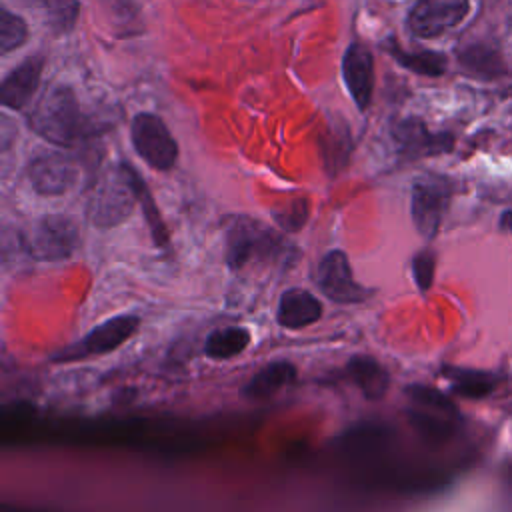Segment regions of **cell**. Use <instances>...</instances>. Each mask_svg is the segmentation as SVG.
I'll return each mask as SVG.
<instances>
[{
    "label": "cell",
    "mask_w": 512,
    "mask_h": 512,
    "mask_svg": "<svg viewBox=\"0 0 512 512\" xmlns=\"http://www.w3.org/2000/svg\"><path fill=\"white\" fill-rule=\"evenodd\" d=\"M136 202L130 164L120 162L98 180L86 206L88 222L96 228H114L132 214Z\"/></svg>",
    "instance_id": "3957f363"
},
{
    "label": "cell",
    "mask_w": 512,
    "mask_h": 512,
    "mask_svg": "<svg viewBox=\"0 0 512 512\" xmlns=\"http://www.w3.org/2000/svg\"><path fill=\"white\" fill-rule=\"evenodd\" d=\"M30 6H34L42 22L54 34H68L74 28L80 12L78 0H30Z\"/></svg>",
    "instance_id": "ffe728a7"
},
{
    "label": "cell",
    "mask_w": 512,
    "mask_h": 512,
    "mask_svg": "<svg viewBox=\"0 0 512 512\" xmlns=\"http://www.w3.org/2000/svg\"><path fill=\"white\" fill-rule=\"evenodd\" d=\"M342 78L354 104L360 110H368L374 92V58L364 44L352 42L346 48L342 58Z\"/></svg>",
    "instance_id": "8fae6325"
},
{
    "label": "cell",
    "mask_w": 512,
    "mask_h": 512,
    "mask_svg": "<svg viewBox=\"0 0 512 512\" xmlns=\"http://www.w3.org/2000/svg\"><path fill=\"white\" fill-rule=\"evenodd\" d=\"M28 180L42 196H60L74 188L78 164L64 152H40L28 162Z\"/></svg>",
    "instance_id": "9c48e42d"
},
{
    "label": "cell",
    "mask_w": 512,
    "mask_h": 512,
    "mask_svg": "<svg viewBox=\"0 0 512 512\" xmlns=\"http://www.w3.org/2000/svg\"><path fill=\"white\" fill-rule=\"evenodd\" d=\"M298 378V370L288 360H274L260 368L252 378L242 386V396L248 400H268L276 396L286 386H292Z\"/></svg>",
    "instance_id": "9a60e30c"
},
{
    "label": "cell",
    "mask_w": 512,
    "mask_h": 512,
    "mask_svg": "<svg viewBox=\"0 0 512 512\" xmlns=\"http://www.w3.org/2000/svg\"><path fill=\"white\" fill-rule=\"evenodd\" d=\"M284 240L264 222L250 216H230L224 226V260L238 272L252 262H270L286 252Z\"/></svg>",
    "instance_id": "7a4b0ae2"
},
{
    "label": "cell",
    "mask_w": 512,
    "mask_h": 512,
    "mask_svg": "<svg viewBox=\"0 0 512 512\" xmlns=\"http://www.w3.org/2000/svg\"><path fill=\"white\" fill-rule=\"evenodd\" d=\"M130 138L136 154L154 170H170L176 164L178 144L156 114H136L130 124Z\"/></svg>",
    "instance_id": "8992f818"
},
{
    "label": "cell",
    "mask_w": 512,
    "mask_h": 512,
    "mask_svg": "<svg viewBox=\"0 0 512 512\" xmlns=\"http://www.w3.org/2000/svg\"><path fill=\"white\" fill-rule=\"evenodd\" d=\"M442 376L450 384V392L462 398L480 400L494 392L498 378L492 372L476 370V368H460V366H444Z\"/></svg>",
    "instance_id": "e0dca14e"
},
{
    "label": "cell",
    "mask_w": 512,
    "mask_h": 512,
    "mask_svg": "<svg viewBox=\"0 0 512 512\" xmlns=\"http://www.w3.org/2000/svg\"><path fill=\"white\" fill-rule=\"evenodd\" d=\"M140 328V318L134 314H118L98 326H94L90 332H86L80 340L68 344L66 348L58 350L50 356L56 364H68V362H82L92 356L108 354L116 348H120L128 338L136 334Z\"/></svg>",
    "instance_id": "5b68a950"
},
{
    "label": "cell",
    "mask_w": 512,
    "mask_h": 512,
    "mask_svg": "<svg viewBox=\"0 0 512 512\" xmlns=\"http://www.w3.org/2000/svg\"><path fill=\"white\" fill-rule=\"evenodd\" d=\"M250 338L252 336L244 326L216 328L204 342V354L210 360H230L248 348Z\"/></svg>",
    "instance_id": "d6986e66"
},
{
    "label": "cell",
    "mask_w": 512,
    "mask_h": 512,
    "mask_svg": "<svg viewBox=\"0 0 512 512\" xmlns=\"http://www.w3.org/2000/svg\"><path fill=\"white\" fill-rule=\"evenodd\" d=\"M406 396L412 400L414 406L424 408V410H432V412H440V414H448L458 418V408L456 404L450 400V396H446L444 392L426 386V384H410L406 386Z\"/></svg>",
    "instance_id": "d4e9b609"
},
{
    "label": "cell",
    "mask_w": 512,
    "mask_h": 512,
    "mask_svg": "<svg viewBox=\"0 0 512 512\" xmlns=\"http://www.w3.org/2000/svg\"><path fill=\"white\" fill-rule=\"evenodd\" d=\"M408 418H410L412 426L420 432V436H424L426 440H446L454 432L456 418L448 416V414H440V412H432V410L414 406L408 412Z\"/></svg>",
    "instance_id": "cb8c5ba5"
},
{
    "label": "cell",
    "mask_w": 512,
    "mask_h": 512,
    "mask_svg": "<svg viewBox=\"0 0 512 512\" xmlns=\"http://www.w3.org/2000/svg\"><path fill=\"white\" fill-rule=\"evenodd\" d=\"M352 152V134L350 128L336 120L326 126V132L320 136V158L322 166L330 176L340 174L350 160Z\"/></svg>",
    "instance_id": "ac0fdd59"
},
{
    "label": "cell",
    "mask_w": 512,
    "mask_h": 512,
    "mask_svg": "<svg viewBox=\"0 0 512 512\" xmlns=\"http://www.w3.org/2000/svg\"><path fill=\"white\" fill-rule=\"evenodd\" d=\"M322 318V302L304 288L282 292L276 308V322L286 330H302Z\"/></svg>",
    "instance_id": "4fadbf2b"
},
{
    "label": "cell",
    "mask_w": 512,
    "mask_h": 512,
    "mask_svg": "<svg viewBox=\"0 0 512 512\" xmlns=\"http://www.w3.org/2000/svg\"><path fill=\"white\" fill-rule=\"evenodd\" d=\"M130 176H132V184H134V190H136V198H138V204L142 206V212H144V220L148 224V230H150V236L154 240V244L158 248H164L168 246V228L160 216V210L146 186V182L140 178V174L130 166Z\"/></svg>",
    "instance_id": "44dd1931"
},
{
    "label": "cell",
    "mask_w": 512,
    "mask_h": 512,
    "mask_svg": "<svg viewBox=\"0 0 512 512\" xmlns=\"http://www.w3.org/2000/svg\"><path fill=\"white\" fill-rule=\"evenodd\" d=\"M388 52L400 66H404L416 74H422V76H440L446 70V58L438 52H430V50L406 52L400 46H396L394 42L388 44Z\"/></svg>",
    "instance_id": "7402d4cb"
},
{
    "label": "cell",
    "mask_w": 512,
    "mask_h": 512,
    "mask_svg": "<svg viewBox=\"0 0 512 512\" xmlns=\"http://www.w3.org/2000/svg\"><path fill=\"white\" fill-rule=\"evenodd\" d=\"M318 288L326 298L338 304H358L370 298L372 290L362 286L352 272V264L342 250L326 252L318 262Z\"/></svg>",
    "instance_id": "ba28073f"
},
{
    "label": "cell",
    "mask_w": 512,
    "mask_h": 512,
    "mask_svg": "<svg viewBox=\"0 0 512 512\" xmlns=\"http://www.w3.org/2000/svg\"><path fill=\"white\" fill-rule=\"evenodd\" d=\"M344 374L368 400H380L390 388L388 370L372 356L356 354L346 362Z\"/></svg>",
    "instance_id": "2e32d148"
},
{
    "label": "cell",
    "mask_w": 512,
    "mask_h": 512,
    "mask_svg": "<svg viewBox=\"0 0 512 512\" xmlns=\"http://www.w3.org/2000/svg\"><path fill=\"white\" fill-rule=\"evenodd\" d=\"M434 272H436V254L430 248L420 250L412 258V278L418 290L424 294L434 284Z\"/></svg>",
    "instance_id": "83f0119b"
},
{
    "label": "cell",
    "mask_w": 512,
    "mask_h": 512,
    "mask_svg": "<svg viewBox=\"0 0 512 512\" xmlns=\"http://www.w3.org/2000/svg\"><path fill=\"white\" fill-rule=\"evenodd\" d=\"M500 226H502L504 230L512 232V212H510V210H508V212H504V214L500 216Z\"/></svg>",
    "instance_id": "f1b7e54d"
},
{
    "label": "cell",
    "mask_w": 512,
    "mask_h": 512,
    "mask_svg": "<svg viewBox=\"0 0 512 512\" xmlns=\"http://www.w3.org/2000/svg\"><path fill=\"white\" fill-rule=\"evenodd\" d=\"M18 244L36 262H62L78 248V228L68 216L48 214L20 230Z\"/></svg>",
    "instance_id": "277c9868"
},
{
    "label": "cell",
    "mask_w": 512,
    "mask_h": 512,
    "mask_svg": "<svg viewBox=\"0 0 512 512\" xmlns=\"http://www.w3.org/2000/svg\"><path fill=\"white\" fill-rule=\"evenodd\" d=\"M30 128L56 146H76L100 132V124L82 110L74 90L64 84L40 96L30 114Z\"/></svg>",
    "instance_id": "6da1fadb"
},
{
    "label": "cell",
    "mask_w": 512,
    "mask_h": 512,
    "mask_svg": "<svg viewBox=\"0 0 512 512\" xmlns=\"http://www.w3.org/2000/svg\"><path fill=\"white\" fill-rule=\"evenodd\" d=\"M310 214V204L306 198H294L286 206L272 212L276 224L286 232H298Z\"/></svg>",
    "instance_id": "4316f807"
},
{
    "label": "cell",
    "mask_w": 512,
    "mask_h": 512,
    "mask_svg": "<svg viewBox=\"0 0 512 512\" xmlns=\"http://www.w3.org/2000/svg\"><path fill=\"white\" fill-rule=\"evenodd\" d=\"M468 10V0H420L410 10L408 28L418 38H434L458 26Z\"/></svg>",
    "instance_id": "30bf717a"
},
{
    "label": "cell",
    "mask_w": 512,
    "mask_h": 512,
    "mask_svg": "<svg viewBox=\"0 0 512 512\" xmlns=\"http://www.w3.org/2000/svg\"><path fill=\"white\" fill-rule=\"evenodd\" d=\"M450 202V184L438 176H426L414 182L410 194V214L414 228L426 240L436 238Z\"/></svg>",
    "instance_id": "52a82bcc"
},
{
    "label": "cell",
    "mask_w": 512,
    "mask_h": 512,
    "mask_svg": "<svg viewBox=\"0 0 512 512\" xmlns=\"http://www.w3.org/2000/svg\"><path fill=\"white\" fill-rule=\"evenodd\" d=\"M394 142L406 158H422L452 150L450 134H432L420 118H406L394 126Z\"/></svg>",
    "instance_id": "7c38bea8"
},
{
    "label": "cell",
    "mask_w": 512,
    "mask_h": 512,
    "mask_svg": "<svg viewBox=\"0 0 512 512\" xmlns=\"http://www.w3.org/2000/svg\"><path fill=\"white\" fill-rule=\"evenodd\" d=\"M26 38H28L26 22L18 14L2 8V12H0V48H2V54H8V52L20 48L26 42Z\"/></svg>",
    "instance_id": "484cf974"
},
{
    "label": "cell",
    "mask_w": 512,
    "mask_h": 512,
    "mask_svg": "<svg viewBox=\"0 0 512 512\" xmlns=\"http://www.w3.org/2000/svg\"><path fill=\"white\" fill-rule=\"evenodd\" d=\"M42 68H44L42 56H30L20 66H16L2 80V90H0L2 104L6 108H14V110L24 108L32 100V96L40 84Z\"/></svg>",
    "instance_id": "5bb4252c"
},
{
    "label": "cell",
    "mask_w": 512,
    "mask_h": 512,
    "mask_svg": "<svg viewBox=\"0 0 512 512\" xmlns=\"http://www.w3.org/2000/svg\"><path fill=\"white\" fill-rule=\"evenodd\" d=\"M458 60L468 74H474L480 78H494L502 74V60L496 54V50H492L490 46H482V44L468 46L458 54Z\"/></svg>",
    "instance_id": "603a6c76"
}]
</instances>
